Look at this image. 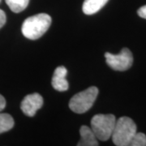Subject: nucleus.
I'll return each mask as SVG.
<instances>
[{
	"mask_svg": "<svg viewBox=\"0 0 146 146\" xmlns=\"http://www.w3.org/2000/svg\"><path fill=\"white\" fill-rule=\"evenodd\" d=\"M51 17L46 13L30 16L24 21L21 31L28 39L36 40L45 34L51 25Z\"/></svg>",
	"mask_w": 146,
	"mask_h": 146,
	"instance_id": "1",
	"label": "nucleus"
},
{
	"mask_svg": "<svg viewBox=\"0 0 146 146\" xmlns=\"http://www.w3.org/2000/svg\"><path fill=\"white\" fill-rule=\"evenodd\" d=\"M136 133V125L135 122L129 117L123 116L116 121L111 138L115 145L129 146Z\"/></svg>",
	"mask_w": 146,
	"mask_h": 146,
	"instance_id": "2",
	"label": "nucleus"
},
{
	"mask_svg": "<svg viewBox=\"0 0 146 146\" xmlns=\"http://www.w3.org/2000/svg\"><path fill=\"white\" fill-rule=\"evenodd\" d=\"M115 123L116 119L114 115L98 114L94 115L91 120V128L98 140L106 141L112 136Z\"/></svg>",
	"mask_w": 146,
	"mask_h": 146,
	"instance_id": "3",
	"label": "nucleus"
},
{
	"mask_svg": "<svg viewBox=\"0 0 146 146\" xmlns=\"http://www.w3.org/2000/svg\"><path fill=\"white\" fill-rule=\"evenodd\" d=\"M98 95V89L97 87H89L73 96L69 102V108L77 114L85 113L93 106Z\"/></svg>",
	"mask_w": 146,
	"mask_h": 146,
	"instance_id": "4",
	"label": "nucleus"
},
{
	"mask_svg": "<svg viewBox=\"0 0 146 146\" xmlns=\"http://www.w3.org/2000/svg\"><path fill=\"white\" fill-rule=\"evenodd\" d=\"M105 58L107 65L115 71H127L131 67L133 63L132 54L127 48L122 49L118 54L106 52L105 54Z\"/></svg>",
	"mask_w": 146,
	"mask_h": 146,
	"instance_id": "5",
	"label": "nucleus"
},
{
	"mask_svg": "<svg viewBox=\"0 0 146 146\" xmlns=\"http://www.w3.org/2000/svg\"><path fill=\"white\" fill-rule=\"evenodd\" d=\"M43 106V98L39 94H29L21 102V109L22 112L29 117H33L36 111Z\"/></svg>",
	"mask_w": 146,
	"mask_h": 146,
	"instance_id": "6",
	"label": "nucleus"
},
{
	"mask_svg": "<svg viewBox=\"0 0 146 146\" xmlns=\"http://www.w3.org/2000/svg\"><path fill=\"white\" fill-rule=\"evenodd\" d=\"M68 73L67 68L63 66L58 67L53 75L52 80H51V84L53 88L60 92L67 91L69 88L68 81L66 79V76Z\"/></svg>",
	"mask_w": 146,
	"mask_h": 146,
	"instance_id": "7",
	"label": "nucleus"
},
{
	"mask_svg": "<svg viewBox=\"0 0 146 146\" xmlns=\"http://www.w3.org/2000/svg\"><path fill=\"white\" fill-rule=\"evenodd\" d=\"M80 140L77 144L78 146H98V142L97 141V136L88 126L83 125L80 129Z\"/></svg>",
	"mask_w": 146,
	"mask_h": 146,
	"instance_id": "8",
	"label": "nucleus"
},
{
	"mask_svg": "<svg viewBox=\"0 0 146 146\" xmlns=\"http://www.w3.org/2000/svg\"><path fill=\"white\" fill-rule=\"evenodd\" d=\"M109 0H84L82 6L83 12L86 15H94L99 11Z\"/></svg>",
	"mask_w": 146,
	"mask_h": 146,
	"instance_id": "9",
	"label": "nucleus"
},
{
	"mask_svg": "<svg viewBox=\"0 0 146 146\" xmlns=\"http://www.w3.org/2000/svg\"><path fill=\"white\" fill-rule=\"evenodd\" d=\"M15 124L11 115L6 113H0V134L10 131Z\"/></svg>",
	"mask_w": 146,
	"mask_h": 146,
	"instance_id": "10",
	"label": "nucleus"
},
{
	"mask_svg": "<svg viewBox=\"0 0 146 146\" xmlns=\"http://www.w3.org/2000/svg\"><path fill=\"white\" fill-rule=\"evenodd\" d=\"M6 3L9 7L11 11L15 13H20L26 8L29 0H5Z\"/></svg>",
	"mask_w": 146,
	"mask_h": 146,
	"instance_id": "11",
	"label": "nucleus"
},
{
	"mask_svg": "<svg viewBox=\"0 0 146 146\" xmlns=\"http://www.w3.org/2000/svg\"><path fill=\"white\" fill-rule=\"evenodd\" d=\"M130 146H146V136L142 132H136L131 141Z\"/></svg>",
	"mask_w": 146,
	"mask_h": 146,
	"instance_id": "12",
	"label": "nucleus"
},
{
	"mask_svg": "<svg viewBox=\"0 0 146 146\" xmlns=\"http://www.w3.org/2000/svg\"><path fill=\"white\" fill-rule=\"evenodd\" d=\"M6 21H7V17H6L5 12L0 9V29L3 26H4Z\"/></svg>",
	"mask_w": 146,
	"mask_h": 146,
	"instance_id": "13",
	"label": "nucleus"
},
{
	"mask_svg": "<svg viewBox=\"0 0 146 146\" xmlns=\"http://www.w3.org/2000/svg\"><path fill=\"white\" fill-rule=\"evenodd\" d=\"M137 13L139 16H141V18L143 19H146V5L142 6L141 7H140L138 11H137Z\"/></svg>",
	"mask_w": 146,
	"mask_h": 146,
	"instance_id": "14",
	"label": "nucleus"
},
{
	"mask_svg": "<svg viewBox=\"0 0 146 146\" xmlns=\"http://www.w3.org/2000/svg\"><path fill=\"white\" fill-rule=\"evenodd\" d=\"M6 107V100L5 98L0 94V111H2Z\"/></svg>",
	"mask_w": 146,
	"mask_h": 146,
	"instance_id": "15",
	"label": "nucleus"
},
{
	"mask_svg": "<svg viewBox=\"0 0 146 146\" xmlns=\"http://www.w3.org/2000/svg\"><path fill=\"white\" fill-rule=\"evenodd\" d=\"M0 2H1V0H0Z\"/></svg>",
	"mask_w": 146,
	"mask_h": 146,
	"instance_id": "16",
	"label": "nucleus"
}]
</instances>
